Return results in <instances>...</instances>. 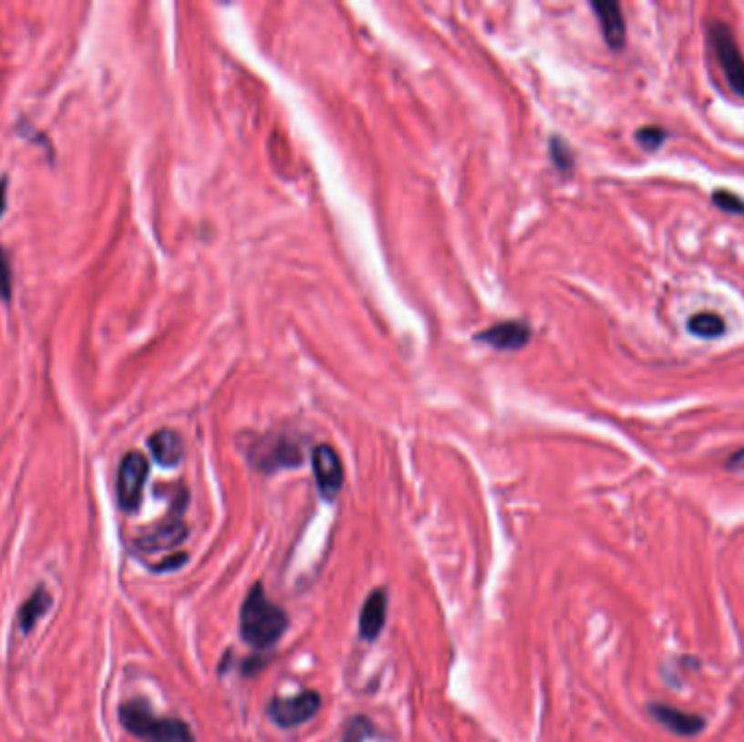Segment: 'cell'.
<instances>
[{
	"instance_id": "1",
	"label": "cell",
	"mask_w": 744,
	"mask_h": 742,
	"mask_svg": "<svg viewBox=\"0 0 744 742\" xmlns=\"http://www.w3.org/2000/svg\"><path fill=\"white\" fill-rule=\"evenodd\" d=\"M287 625V614L277 603L270 601L262 583H255L246 594L240 611V633L255 651H266L279 643Z\"/></svg>"
},
{
	"instance_id": "2",
	"label": "cell",
	"mask_w": 744,
	"mask_h": 742,
	"mask_svg": "<svg viewBox=\"0 0 744 742\" xmlns=\"http://www.w3.org/2000/svg\"><path fill=\"white\" fill-rule=\"evenodd\" d=\"M118 715L122 727L144 742H196L188 723L181 718L157 716L144 701H127Z\"/></svg>"
},
{
	"instance_id": "3",
	"label": "cell",
	"mask_w": 744,
	"mask_h": 742,
	"mask_svg": "<svg viewBox=\"0 0 744 742\" xmlns=\"http://www.w3.org/2000/svg\"><path fill=\"white\" fill-rule=\"evenodd\" d=\"M709 44L714 48L716 61L723 68L729 88L744 99V57L738 48L731 28L725 22H712L709 25Z\"/></svg>"
},
{
	"instance_id": "4",
	"label": "cell",
	"mask_w": 744,
	"mask_h": 742,
	"mask_svg": "<svg viewBox=\"0 0 744 742\" xmlns=\"http://www.w3.org/2000/svg\"><path fill=\"white\" fill-rule=\"evenodd\" d=\"M146 479H149V460L144 457V453H127L118 468V501H120L122 509L135 512L142 506Z\"/></svg>"
},
{
	"instance_id": "5",
	"label": "cell",
	"mask_w": 744,
	"mask_h": 742,
	"mask_svg": "<svg viewBox=\"0 0 744 742\" xmlns=\"http://www.w3.org/2000/svg\"><path fill=\"white\" fill-rule=\"evenodd\" d=\"M320 704H323V699H320V695L315 693V690H305V693L287 696V699L277 696V699H273L268 704V716L270 721L279 725V727L292 729L312 721V718L318 715Z\"/></svg>"
},
{
	"instance_id": "6",
	"label": "cell",
	"mask_w": 744,
	"mask_h": 742,
	"mask_svg": "<svg viewBox=\"0 0 744 742\" xmlns=\"http://www.w3.org/2000/svg\"><path fill=\"white\" fill-rule=\"evenodd\" d=\"M312 468L318 492L326 501H334L340 495L344 484V468L340 455L329 444L315 446L312 453Z\"/></svg>"
},
{
	"instance_id": "7",
	"label": "cell",
	"mask_w": 744,
	"mask_h": 742,
	"mask_svg": "<svg viewBox=\"0 0 744 742\" xmlns=\"http://www.w3.org/2000/svg\"><path fill=\"white\" fill-rule=\"evenodd\" d=\"M185 538H188V527H185L183 520H166L163 525L140 536L135 540V547L144 553L170 551V549L183 545Z\"/></svg>"
},
{
	"instance_id": "8",
	"label": "cell",
	"mask_w": 744,
	"mask_h": 742,
	"mask_svg": "<svg viewBox=\"0 0 744 742\" xmlns=\"http://www.w3.org/2000/svg\"><path fill=\"white\" fill-rule=\"evenodd\" d=\"M649 712L653 715V718L662 725V727H666L668 732H673L677 736H684V738L697 736L703 729V725H706V721H703L701 716L690 715V712L677 710V707H670L664 704H651Z\"/></svg>"
},
{
	"instance_id": "9",
	"label": "cell",
	"mask_w": 744,
	"mask_h": 742,
	"mask_svg": "<svg viewBox=\"0 0 744 742\" xmlns=\"http://www.w3.org/2000/svg\"><path fill=\"white\" fill-rule=\"evenodd\" d=\"M386 616H388V597L386 590L379 588V590H372L366 599L362 611H359V636L366 643H372V640L379 638V633L383 627H386Z\"/></svg>"
},
{
	"instance_id": "10",
	"label": "cell",
	"mask_w": 744,
	"mask_h": 742,
	"mask_svg": "<svg viewBox=\"0 0 744 742\" xmlns=\"http://www.w3.org/2000/svg\"><path fill=\"white\" fill-rule=\"evenodd\" d=\"M599 25L603 28V37L614 50H620L627 44V25H625L623 9L618 3H592Z\"/></svg>"
},
{
	"instance_id": "11",
	"label": "cell",
	"mask_w": 744,
	"mask_h": 742,
	"mask_svg": "<svg viewBox=\"0 0 744 742\" xmlns=\"http://www.w3.org/2000/svg\"><path fill=\"white\" fill-rule=\"evenodd\" d=\"M479 340L492 344L494 349L512 350L525 347L529 340V329L525 325H521V322H501V325L490 327V329L483 331Z\"/></svg>"
},
{
	"instance_id": "12",
	"label": "cell",
	"mask_w": 744,
	"mask_h": 742,
	"mask_svg": "<svg viewBox=\"0 0 744 742\" xmlns=\"http://www.w3.org/2000/svg\"><path fill=\"white\" fill-rule=\"evenodd\" d=\"M149 446H150V453H153L155 462L161 464V466H166V468L177 466L183 457V440H181V435H179L177 432H172V429H161V432L150 435Z\"/></svg>"
},
{
	"instance_id": "13",
	"label": "cell",
	"mask_w": 744,
	"mask_h": 742,
	"mask_svg": "<svg viewBox=\"0 0 744 742\" xmlns=\"http://www.w3.org/2000/svg\"><path fill=\"white\" fill-rule=\"evenodd\" d=\"M50 603H53V599H50V594L46 592V588L39 586L36 592L31 594L29 599H26L25 605L20 608V614H18V621H20V630L25 633H29L33 627L37 625V621L42 619L44 614H46Z\"/></svg>"
},
{
	"instance_id": "14",
	"label": "cell",
	"mask_w": 744,
	"mask_h": 742,
	"mask_svg": "<svg viewBox=\"0 0 744 742\" xmlns=\"http://www.w3.org/2000/svg\"><path fill=\"white\" fill-rule=\"evenodd\" d=\"M687 331L697 338H720L725 333V320L714 311H701L687 320Z\"/></svg>"
},
{
	"instance_id": "15",
	"label": "cell",
	"mask_w": 744,
	"mask_h": 742,
	"mask_svg": "<svg viewBox=\"0 0 744 742\" xmlns=\"http://www.w3.org/2000/svg\"><path fill=\"white\" fill-rule=\"evenodd\" d=\"M712 203L718 209H723V212L738 214V216H742L744 214V201L738 194H734V192L716 190L712 194Z\"/></svg>"
},
{
	"instance_id": "16",
	"label": "cell",
	"mask_w": 744,
	"mask_h": 742,
	"mask_svg": "<svg viewBox=\"0 0 744 742\" xmlns=\"http://www.w3.org/2000/svg\"><path fill=\"white\" fill-rule=\"evenodd\" d=\"M636 140H638L640 146H645L646 151H656L664 144L666 140V131L659 127H642L638 133H636Z\"/></svg>"
},
{
	"instance_id": "17",
	"label": "cell",
	"mask_w": 744,
	"mask_h": 742,
	"mask_svg": "<svg viewBox=\"0 0 744 742\" xmlns=\"http://www.w3.org/2000/svg\"><path fill=\"white\" fill-rule=\"evenodd\" d=\"M370 732L372 725L368 718H355V721L348 725L346 734H344V742H362Z\"/></svg>"
},
{
	"instance_id": "18",
	"label": "cell",
	"mask_w": 744,
	"mask_h": 742,
	"mask_svg": "<svg viewBox=\"0 0 744 742\" xmlns=\"http://www.w3.org/2000/svg\"><path fill=\"white\" fill-rule=\"evenodd\" d=\"M0 297L5 301L11 297V266L3 248H0Z\"/></svg>"
},
{
	"instance_id": "19",
	"label": "cell",
	"mask_w": 744,
	"mask_h": 742,
	"mask_svg": "<svg viewBox=\"0 0 744 742\" xmlns=\"http://www.w3.org/2000/svg\"><path fill=\"white\" fill-rule=\"evenodd\" d=\"M185 562H188V555L177 553V555H172L170 559H166V562H161L160 566H157V570H160V573H163V570H174V569H179V566L185 564Z\"/></svg>"
},
{
	"instance_id": "20",
	"label": "cell",
	"mask_w": 744,
	"mask_h": 742,
	"mask_svg": "<svg viewBox=\"0 0 744 742\" xmlns=\"http://www.w3.org/2000/svg\"><path fill=\"white\" fill-rule=\"evenodd\" d=\"M727 468L734 470V473H744V449L734 453V455L727 460Z\"/></svg>"
},
{
	"instance_id": "21",
	"label": "cell",
	"mask_w": 744,
	"mask_h": 742,
	"mask_svg": "<svg viewBox=\"0 0 744 742\" xmlns=\"http://www.w3.org/2000/svg\"><path fill=\"white\" fill-rule=\"evenodd\" d=\"M5 198H7V192H5V181L0 183V214H3L5 209Z\"/></svg>"
}]
</instances>
